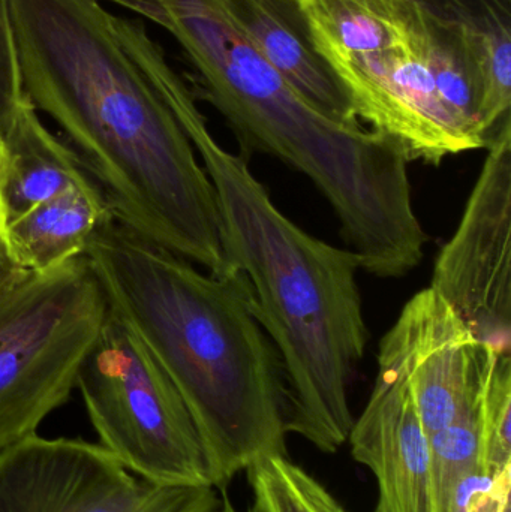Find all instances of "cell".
I'll list each match as a JSON object with an SVG mask.
<instances>
[{
  "mask_svg": "<svg viewBox=\"0 0 511 512\" xmlns=\"http://www.w3.org/2000/svg\"><path fill=\"white\" fill-rule=\"evenodd\" d=\"M24 95L98 183L114 221L213 276L236 270L215 189L102 0H11Z\"/></svg>",
  "mask_w": 511,
  "mask_h": 512,
  "instance_id": "cell-1",
  "label": "cell"
},
{
  "mask_svg": "<svg viewBox=\"0 0 511 512\" xmlns=\"http://www.w3.org/2000/svg\"><path fill=\"white\" fill-rule=\"evenodd\" d=\"M150 80L203 161L225 255L245 274L258 321L281 358L285 430L336 453L354 424L348 391L369 342L359 258L306 233L276 207L248 162L215 140L170 63L153 66Z\"/></svg>",
  "mask_w": 511,
  "mask_h": 512,
  "instance_id": "cell-2",
  "label": "cell"
},
{
  "mask_svg": "<svg viewBox=\"0 0 511 512\" xmlns=\"http://www.w3.org/2000/svg\"><path fill=\"white\" fill-rule=\"evenodd\" d=\"M108 304L185 402L224 490L255 460L287 454L281 358L240 270L213 276L116 221L84 252Z\"/></svg>",
  "mask_w": 511,
  "mask_h": 512,
  "instance_id": "cell-3",
  "label": "cell"
},
{
  "mask_svg": "<svg viewBox=\"0 0 511 512\" xmlns=\"http://www.w3.org/2000/svg\"><path fill=\"white\" fill-rule=\"evenodd\" d=\"M167 30L195 71L198 96L245 152L308 177L332 206L363 271L398 279L419 267L428 236L401 147L362 123L321 113L234 27L216 0H102Z\"/></svg>",
  "mask_w": 511,
  "mask_h": 512,
  "instance_id": "cell-4",
  "label": "cell"
},
{
  "mask_svg": "<svg viewBox=\"0 0 511 512\" xmlns=\"http://www.w3.org/2000/svg\"><path fill=\"white\" fill-rule=\"evenodd\" d=\"M107 316L84 255L27 273L0 297V451L68 403Z\"/></svg>",
  "mask_w": 511,
  "mask_h": 512,
  "instance_id": "cell-5",
  "label": "cell"
},
{
  "mask_svg": "<svg viewBox=\"0 0 511 512\" xmlns=\"http://www.w3.org/2000/svg\"><path fill=\"white\" fill-rule=\"evenodd\" d=\"M99 445L129 472L161 486H210L197 426L164 370L108 312L77 376Z\"/></svg>",
  "mask_w": 511,
  "mask_h": 512,
  "instance_id": "cell-6",
  "label": "cell"
},
{
  "mask_svg": "<svg viewBox=\"0 0 511 512\" xmlns=\"http://www.w3.org/2000/svg\"><path fill=\"white\" fill-rule=\"evenodd\" d=\"M215 487L161 486L83 439L30 436L0 451V512H210Z\"/></svg>",
  "mask_w": 511,
  "mask_h": 512,
  "instance_id": "cell-7",
  "label": "cell"
},
{
  "mask_svg": "<svg viewBox=\"0 0 511 512\" xmlns=\"http://www.w3.org/2000/svg\"><path fill=\"white\" fill-rule=\"evenodd\" d=\"M486 149L461 222L435 259L431 288L477 339L511 349V125Z\"/></svg>",
  "mask_w": 511,
  "mask_h": 512,
  "instance_id": "cell-8",
  "label": "cell"
},
{
  "mask_svg": "<svg viewBox=\"0 0 511 512\" xmlns=\"http://www.w3.org/2000/svg\"><path fill=\"white\" fill-rule=\"evenodd\" d=\"M489 343L431 286L402 309L378 360L404 372L428 435L452 424L479 396Z\"/></svg>",
  "mask_w": 511,
  "mask_h": 512,
  "instance_id": "cell-9",
  "label": "cell"
},
{
  "mask_svg": "<svg viewBox=\"0 0 511 512\" xmlns=\"http://www.w3.org/2000/svg\"><path fill=\"white\" fill-rule=\"evenodd\" d=\"M348 441L354 460L368 466L377 480L374 512H434L431 442L396 364L378 360L374 390Z\"/></svg>",
  "mask_w": 511,
  "mask_h": 512,
  "instance_id": "cell-10",
  "label": "cell"
},
{
  "mask_svg": "<svg viewBox=\"0 0 511 512\" xmlns=\"http://www.w3.org/2000/svg\"><path fill=\"white\" fill-rule=\"evenodd\" d=\"M255 50L321 113L362 123L329 63L315 50L299 0H216Z\"/></svg>",
  "mask_w": 511,
  "mask_h": 512,
  "instance_id": "cell-11",
  "label": "cell"
},
{
  "mask_svg": "<svg viewBox=\"0 0 511 512\" xmlns=\"http://www.w3.org/2000/svg\"><path fill=\"white\" fill-rule=\"evenodd\" d=\"M0 143V204L5 219L74 186L96 183L74 149L51 134L26 95L0 134Z\"/></svg>",
  "mask_w": 511,
  "mask_h": 512,
  "instance_id": "cell-12",
  "label": "cell"
},
{
  "mask_svg": "<svg viewBox=\"0 0 511 512\" xmlns=\"http://www.w3.org/2000/svg\"><path fill=\"white\" fill-rule=\"evenodd\" d=\"M113 221L96 183L74 186L5 219L0 249L21 270L44 273L84 255L95 234Z\"/></svg>",
  "mask_w": 511,
  "mask_h": 512,
  "instance_id": "cell-13",
  "label": "cell"
},
{
  "mask_svg": "<svg viewBox=\"0 0 511 512\" xmlns=\"http://www.w3.org/2000/svg\"><path fill=\"white\" fill-rule=\"evenodd\" d=\"M428 17L461 32L485 62L488 92L480 114L486 144L511 123V0H416Z\"/></svg>",
  "mask_w": 511,
  "mask_h": 512,
  "instance_id": "cell-14",
  "label": "cell"
},
{
  "mask_svg": "<svg viewBox=\"0 0 511 512\" xmlns=\"http://www.w3.org/2000/svg\"><path fill=\"white\" fill-rule=\"evenodd\" d=\"M480 466L492 475H510L511 349L489 343L479 394Z\"/></svg>",
  "mask_w": 511,
  "mask_h": 512,
  "instance_id": "cell-15",
  "label": "cell"
},
{
  "mask_svg": "<svg viewBox=\"0 0 511 512\" xmlns=\"http://www.w3.org/2000/svg\"><path fill=\"white\" fill-rule=\"evenodd\" d=\"M255 512H348L287 456H266L248 469Z\"/></svg>",
  "mask_w": 511,
  "mask_h": 512,
  "instance_id": "cell-16",
  "label": "cell"
},
{
  "mask_svg": "<svg viewBox=\"0 0 511 512\" xmlns=\"http://www.w3.org/2000/svg\"><path fill=\"white\" fill-rule=\"evenodd\" d=\"M429 442L432 511L447 512L459 484L480 465L479 396L452 424L429 436Z\"/></svg>",
  "mask_w": 511,
  "mask_h": 512,
  "instance_id": "cell-17",
  "label": "cell"
},
{
  "mask_svg": "<svg viewBox=\"0 0 511 512\" xmlns=\"http://www.w3.org/2000/svg\"><path fill=\"white\" fill-rule=\"evenodd\" d=\"M20 65L12 27L11 0H0V134L23 101Z\"/></svg>",
  "mask_w": 511,
  "mask_h": 512,
  "instance_id": "cell-18",
  "label": "cell"
},
{
  "mask_svg": "<svg viewBox=\"0 0 511 512\" xmlns=\"http://www.w3.org/2000/svg\"><path fill=\"white\" fill-rule=\"evenodd\" d=\"M26 274L27 271L21 270L17 265L12 264L0 249V297L6 291H9L15 283L20 282Z\"/></svg>",
  "mask_w": 511,
  "mask_h": 512,
  "instance_id": "cell-19",
  "label": "cell"
},
{
  "mask_svg": "<svg viewBox=\"0 0 511 512\" xmlns=\"http://www.w3.org/2000/svg\"><path fill=\"white\" fill-rule=\"evenodd\" d=\"M210 512H237L236 510H234L233 507H231L230 504H228V501H227V504L224 505V507L222 508H216V510H213V511H210ZM252 512H255V511H252Z\"/></svg>",
  "mask_w": 511,
  "mask_h": 512,
  "instance_id": "cell-20",
  "label": "cell"
},
{
  "mask_svg": "<svg viewBox=\"0 0 511 512\" xmlns=\"http://www.w3.org/2000/svg\"><path fill=\"white\" fill-rule=\"evenodd\" d=\"M3 225H5V213H3L2 204H0V240H2Z\"/></svg>",
  "mask_w": 511,
  "mask_h": 512,
  "instance_id": "cell-21",
  "label": "cell"
},
{
  "mask_svg": "<svg viewBox=\"0 0 511 512\" xmlns=\"http://www.w3.org/2000/svg\"><path fill=\"white\" fill-rule=\"evenodd\" d=\"M0 165H2V143H0Z\"/></svg>",
  "mask_w": 511,
  "mask_h": 512,
  "instance_id": "cell-22",
  "label": "cell"
}]
</instances>
